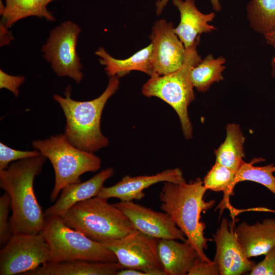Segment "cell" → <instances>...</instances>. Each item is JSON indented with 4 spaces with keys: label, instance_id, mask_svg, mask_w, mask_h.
Instances as JSON below:
<instances>
[{
    "label": "cell",
    "instance_id": "1",
    "mask_svg": "<svg viewBox=\"0 0 275 275\" xmlns=\"http://www.w3.org/2000/svg\"><path fill=\"white\" fill-rule=\"evenodd\" d=\"M46 159L40 154L13 162L0 170V187L11 200L10 224L13 235L38 234L44 227L46 217L36 198L34 182Z\"/></svg>",
    "mask_w": 275,
    "mask_h": 275
},
{
    "label": "cell",
    "instance_id": "2",
    "mask_svg": "<svg viewBox=\"0 0 275 275\" xmlns=\"http://www.w3.org/2000/svg\"><path fill=\"white\" fill-rule=\"evenodd\" d=\"M207 189L200 178L186 183L164 182L159 193L160 209L166 213L196 249L202 260L210 262L205 254L208 242L204 235L205 223L201 214L214 206L215 200L206 202L204 197Z\"/></svg>",
    "mask_w": 275,
    "mask_h": 275
},
{
    "label": "cell",
    "instance_id": "3",
    "mask_svg": "<svg viewBox=\"0 0 275 275\" xmlns=\"http://www.w3.org/2000/svg\"><path fill=\"white\" fill-rule=\"evenodd\" d=\"M118 76L111 77L104 92L98 97L89 101H77L71 97V87L65 91V97L53 96L63 111L66 118L64 135L77 148L94 153L109 145L108 139L101 130L102 111L108 100L118 90Z\"/></svg>",
    "mask_w": 275,
    "mask_h": 275
},
{
    "label": "cell",
    "instance_id": "4",
    "mask_svg": "<svg viewBox=\"0 0 275 275\" xmlns=\"http://www.w3.org/2000/svg\"><path fill=\"white\" fill-rule=\"evenodd\" d=\"M107 199L94 197L78 202L60 215L69 227L103 244L136 230L129 219Z\"/></svg>",
    "mask_w": 275,
    "mask_h": 275
},
{
    "label": "cell",
    "instance_id": "5",
    "mask_svg": "<svg viewBox=\"0 0 275 275\" xmlns=\"http://www.w3.org/2000/svg\"><path fill=\"white\" fill-rule=\"evenodd\" d=\"M199 41L200 38L193 45L185 48L184 62L179 69L165 75L150 76L142 88L145 96L159 98L173 107L179 118L186 139L193 136L188 106L195 99L191 72L202 60L197 50Z\"/></svg>",
    "mask_w": 275,
    "mask_h": 275
},
{
    "label": "cell",
    "instance_id": "6",
    "mask_svg": "<svg viewBox=\"0 0 275 275\" xmlns=\"http://www.w3.org/2000/svg\"><path fill=\"white\" fill-rule=\"evenodd\" d=\"M32 146L49 159L53 168L55 181L50 195L55 202L67 185L81 182L80 176L87 172H95L101 166L100 157L72 145L64 134L52 135L44 140L34 141Z\"/></svg>",
    "mask_w": 275,
    "mask_h": 275
},
{
    "label": "cell",
    "instance_id": "7",
    "mask_svg": "<svg viewBox=\"0 0 275 275\" xmlns=\"http://www.w3.org/2000/svg\"><path fill=\"white\" fill-rule=\"evenodd\" d=\"M40 233L49 248V262H118L114 253L104 244L68 226L60 216L46 217Z\"/></svg>",
    "mask_w": 275,
    "mask_h": 275
},
{
    "label": "cell",
    "instance_id": "8",
    "mask_svg": "<svg viewBox=\"0 0 275 275\" xmlns=\"http://www.w3.org/2000/svg\"><path fill=\"white\" fill-rule=\"evenodd\" d=\"M81 32L76 23L67 20L50 31L46 42L42 46L43 57L60 77H69L77 84L84 75L80 58L76 51L78 36Z\"/></svg>",
    "mask_w": 275,
    "mask_h": 275
},
{
    "label": "cell",
    "instance_id": "9",
    "mask_svg": "<svg viewBox=\"0 0 275 275\" xmlns=\"http://www.w3.org/2000/svg\"><path fill=\"white\" fill-rule=\"evenodd\" d=\"M48 243L38 234H13L0 250V275L21 274L49 262Z\"/></svg>",
    "mask_w": 275,
    "mask_h": 275
},
{
    "label": "cell",
    "instance_id": "10",
    "mask_svg": "<svg viewBox=\"0 0 275 275\" xmlns=\"http://www.w3.org/2000/svg\"><path fill=\"white\" fill-rule=\"evenodd\" d=\"M158 240L135 230L104 245L114 253L117 261L125 268L139 270L146 275H166L158 255Z\"/></svg>",
    "mask_w": 275,
    "mask_h": 275
},
{
    "label": "cell",
    "instance_id": "11",
    "mask_svg": "<svg viewBox=\"0 0 275 275\" xmlns=\"http://www.w3.org/2000/svg\"><path fill=\"white\" fill-rule=\"evenodd\" d=\"M175 28L172 22L165 19L157 21L152 27L149 37L152 45V76L174 72L184 62L186 49Z\"/></svg>",
    "mask_w": 275,
    "mask_h": 275
},
{
    "label": "cell",
    "instance_id": "12",
    "mask_svg": "<svg viewBox=\"0 0 275 275\" xmlns=\"http://www.w3.org/2000/svg\"><path fill=\"white\" fill-rule=\"evenodd\" d=\"M237 219L223 218L213 235L216 251L214 261L221 275H241L249 272L255 264L246 256L235 231Z\"/></svg>",
    "mask_w": 275,
    "mask_h": 275
},
{
    "label": "cell",
    "instance_id": "13",
    "mask_svg": "<svg viewBox=\"0 0 275 275\" xmlns=\"http://www.w3.org/2000/svg\"><path fill=\"white\" fill-rule=\"evenodd\" d=\"M129 219L136 230L157 239H172L182 241L186 237L164 212H158L133 201L113 204Z\"/></svg>",
    "mask_w": 275,
    "mask_h": 275
},
{
    "label": "cell",
    "instance_id": "14",
    "mask_svg": "<svg viewBox=\"0 0 275 275\" xmlns=\"http://www.w3.org/2000/svg\"><path fill=\"white\" fill-rule=\"evenodd\" d=\"M185 181L182 171L177 168L152 175H126L113 186H103L97 196L106 199L116 198L121 201L140 200L145 196L144 190L153 184L161 182L181 183Z\"/></svg>",
    "mask_w": 275,
    "mask_h": 275
},
{
    "label": "cell",
    "instance_id": "15",
    "mask_svg": "<svg viewBox=\"0 0 275 275\" xmlns=\"http://www.w3.org/2000/svg\"><path fill=\"white\" fill-rule=\"evenodd\" d=\"M114 174V168H107L85 182L67 185L55 203L45 210V217L60 216L74 204L97 196L104 182Z\"/></svg>",
    "mask_w": 275,
    "mask_h": 275
},
{
    "label": "cell",
    "instance_id": "16",
    "mask_svg": "<svg viewBox=\"0 0 275 275\" xmlns=\"http://www.w3.org/2000/svg\"><path fill=\"white\" fill-rule=\"evenodd\" d=\"M180 12V21L175 31L185 48L193 45L202 33L216 30L210 24L215 14L212 12L204 14L196 7L195 0H172Z\"/></svg>",
    "mask_w": 275,
    "mask_h": 275
},
{
    "label": "cell",
    "instance_id": "17",
    "mask_svg": "<svg viewBox=\"0 0 275 275\" xmlns=\"http://www.w3.org/2000/svg\"><path fill=\"white\" fill-rule=\"evenodd\" d=\"M235 231L249 258L265 255L275 246V218H265L252 225L243 221Z\"/></svg>",
    "mask_w": 275,
    "mask_h": 275
},
{
    "label": "cell",
    "instance_id": "18",
    "mask_svg": "<svg viewBox=\"0 0 275 275\" xmlns=\"http://www.w3.org/2000/svg\"><path fill=\"white\" fill-rule=\"evenodd\" d=\"M158 239V253L166 275L187 274L199 257L195 247L187 240Z\"/></svg>",
    "mask_w": 275,
    "mask_h": 275
},
{
    "label": "cell",
    "instance_id": "19",
    "mask_svg": "<svg viewBox=\"0 0 275 275\" xmlns=\"http://www.w3.org/2000/svg\"><path fill=\"white\" fill-rule=\"evenodd\" d=\"M123 268L118 262H47L22 275H117Z\"/></svg>",
    "mask_w": 275,
    "mask_h": 275
},
{
    "label": "cell",
    "instance_id": "20",
    "mask_svg": "<svg viewBox=\"0 0 275 275\" xmlns=\"http://www.w3.org/2000/svg\"><path fill=\"white\" fill-rule=\"evenodd\" d=\"M152 51V45L150 43L125 59L114 58L102 47H100L95 53L99 57L100 64L105 66L104 71L110 77H120L132 71L143 72L151 76L153 74Z\"/></svg>",
    "mask_w": 275,
    "mask_h": 275
},
{
    "label": "cell",
    "instance_id": "21",
    "mask_svg": "<svg viewBox=\"0 0 275 275\" xmlns=\"http://www.w3.org/2000/svg\"><path fill=\"white\" fill-rule=\"evenodd\" d=\"M4 6L1 1V25L8 29L20 19L30 16L44 18L49 21L56 20L47 9L53 0H5Z\"/></svg>",
    "mask_w": 275,
    "mask_h": 275
},
{
    "label": "cell",
    "instance_id": "22",
    "mask_svg": "<svg viewBox=\"0 0 275 275\" xmlns=\"http://www.w3.org/2000/svg\"><path fill=\"white\" fill-rule=\"evenodd\" d=\"M244 142L240 126L235 123L228 124L226 139L214 151L215 162L236 172L244 161Z\"/></svg>",
    "mask_w": 275,
    "mask_h": 275
},
{
    "label": "cell",
    "instance_id": "23",
    "mask_svg": "<svg viewBox=\"0 0 275 275\" xmlns=\"http://www.w3.org/2000/svg\"><path fill=\"white\" fill-rule=\"evenodd\" d=\"M225 58L221 56L216 59L212 54L207 56L192 69L191 79L194 88L200 92H205L214 82L224 79L222 72L225 69Z\"/></svg>",
    "mask_w": 275,
    "mask_h": 275
},
{
    "label": "cell",
    "instance_id": "24",
    "mask_svg": "<svg viewBox=\"0 0 275 275\" xmlns=\"http://www.w3.org/2000/svg\"><path fill=\"white\" fill-rule=\"evenodd\" d=\"M262 157L254 158L248 163L244 161L238 170L236 172L234 181L235 186L238 182L244 181H251L260 184L275 196V164L273 163L269 164L258 167L254 164L264 161Z\"/></svg>",
    "mask_w": 275,
    "mask_h": 275
},
{
    "label": "cell",
    "instance_id": "25",
    "mask_svg": "<svg viewBox=\"0 0 275 275\" xmlns=\"http://www.w3.org/2000/svg\"><path fill=\"white\" fill-rule=\"evenodd\" d=\"M251 28L263 35L275 27V0H251L246 8Z\"/></svg>",
    "mask_w": 275,
    "mask_h": 275
},
{
    "label": "cell",
    "instance_id": "26",
    "mask_svg": "<svg viewBox=\"0 0 275 275\" xmlns=\"http://www.w3.org/2000/svg\"><path fill=\"white\" fill-rule=\"evenodd\" d=\"M235 175L233 170L215 162L205 176L203 184L207 189L223 192L224 200L228 202L229 196L233 195Z\"/></svg>",
    "mask_w": 275,
    "mask_h": 275
},
{
    "label": "cell",
    "instance_id": "27",
    "mask_svg": "<svg viewBox=\"0 0 275 275\" xmlns=\"http://www.w3.org/2000/svg\"><path fill=\"white\" fill-rule=\"evenodd\" d=\"M41 154L36 149L23 151L16 150L8 147L2 142L0 143V170L7 169L9 164L19 160L35 157Z\"/></svg>",
    "mask_w": 275,
    "mask_h": 275
},
{
    "label": "cell",
    "instance_id": "28",
    "mask_svg": "<svg viewBox=\"0 0 275 275\" xmlns=\"http://www.w3.org/2000/svg\"><path fill=\"white\" fill-rule=\"evenodd\" d=\"M11 208V200L7 192L0 197V245H5L13 235L8 214Z\"/></svg>",
    "mask_w": 275,
    "mask_h": 275
},
{
    "label": "cell",
    "instance_id": "29",
    "mask_svg": "<svg viewBox=\"0 0 275 275\" xmlns=\"http://www.w3.org/2000/svg\"><path fill=\"white\" fill-rule=\"evenodd\" d=\"M261 262L255 264L249 271L250 275H275V246L265 255Z\"/></svg>",
    "mask_w": 275,
    "mask_h": 275
},
{
    "label": "cell",
    "instance_id": "30",
    "mask_svg": "<svg viewBox=\"0 0 275 275\" xmlns=\"http://www.w3.org/2000/svg\"><path fill=\"white\" fill-rule=\"evenodd\" d=\"M24 81L25 77L23 76L10 75L0 69V89L9 90L16 97L19 96V88Z\"/></svg>",
    "mask_w": 275,
    "mask_h": 275
},
{
    "label": "cell",
    "instance_id": "31",
    "mask_svg": "<svg viewBox=\"0 0 275 275\" xmlns=\"http://www.w3.org/2000/svg\"><path fill=\"white\" fill-rule=\"evenodd\" d=\"M220 272L216 262L204 261L198 258L195 261L187 275H219Z\"/></svg>",
    "mask_w": 275,
    "mask_h": 275
},
{
    "label": "cell",
    "instance_id": "32",
    "mask_svg": "<svg viewBox=\"0 0 275 275\" xmlns=\"http://www.w3.org/2000/svg\"><path fill=\"white\" fill-rule=\"evenodd\" d=\"M8 29L1 25V46L9 44L13 39Z\"/></svg>",
    "mask_w": 275,
    "mask_h": 275
},
{
    "label": "cell",
    "instance_id": "33",
    "mask_svg": "<svg viewBox=\"0 0 275 275\" xmlns=\"http://www.w3.org/2000/svg\"><path fill=\"white\" fill-rule=\"evenodd\" d=\"M117 275H146V274L139 270L124 268L119 270Z\"/></svg>",
    "mask_w": 275,
    "mask_h": 275
},
{
    "label": "cell",
    "instance_id": "34",
    "mask_svg": "<svg viewBox=\"0 0 275 275\" xmlns=\"http://www.w3.org/2000/svg\"><path fill=\"white\" fill-rule=\"evenodd\" d=\"M267 44L275 49V27L271 31L264 35Z\"/></svg>",
    "mask_w": 275,
    "mask_h": 275
},
{
    "label": "cell",
    "instance_id": "35",
    "mask_svg": "<svg viewBox=\"0 0 275 275\" xmlns=\"http://www.w3.org/2000/svg\"><path fill=\"white\" fill-rule=\"evenodd\" d=\"M169 0H157L156 3V13L159 15L162 12L164 8L167 5Z\"/></svg>",
    "mask_w": 275,
    "mask_h": 275
},
{
    "label": "cell",
    "instance_id": "36",
    "mask_svg": "<svg viewBox=\"0 0 275 275\" xmlns=\"http://www.w3.org/2000/svg\"><path fill=\"white\" fill-rule=\"evenodd\" d=\"M213 10L215 12H220L222 10V6L219 0H210Z\"/></svg>",
    "mask_w": 275,
    "mask_h": 275
},
{
    "label": "cell",
    "instance_id": "37",
    "mask_svg": "<svg viewBox=\"0 0 275 275\" xmlns=\"http://www.w3.org/2000/svg\"><path fill=\"white\" fill-rule=\"evenodd\" d=\"M272 76L275 78V56L272 58L271 61Z\"/></svg>",
    "mask_w": 275,
    "mask_h": 275
}]
</instances>
